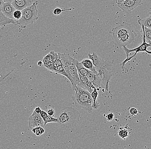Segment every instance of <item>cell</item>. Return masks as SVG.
<instances>
[{
	"mask_svg": "<svg viewBox=\"0 0 151 149\" xmlns=\"http://www.w3.org/2000/svg\"><path fill=\"white\" fill-rule=\"evenodd\" d=\"M47 113L48 116L53 117L55 114V111L52 108H49L47 110Z\"/></svg>",
	"mask_w": 151,
	"mask_h": 149,
	"instance_id": "obj_26",
	"label": "cell"
},
{
	"mask_svg": "<svg viewBox=\"0 0 151 149\" xmlns=\"http://www.w3.org/2000/svg\"><path fill=\"white\" fill-rule=\"evenodd\" d=\"M4 3V2L3 0H0V12H1L2 8Z\"/></svg>",
	"mask_w": 151,
	"mask_h": 149,
	"instance_id": "obj_30",
	"label": "cell"
},
{
	"mask_svg": "<svg viewBox=\"0 0 151 149\" xmlns=\"http://www.w3.org/2000/svg\"><path fill=\"white\" fill-rule=\"evenodd\" d=\"M139 111L135 107H132L130 109V113L132 116H136L138 114Z\"/></svg>",
	"mask_w": 151,
	"mask_h": 149,
	"instance_id": "obj_25",
	"label": "cell"
},
{
	"mask_svg": "<svg viewBox=\"0 0 151 149\" xmlns=\"http://www.w3.org/2000/svg\"><path fill=\"white\" fill-rule=\"evenodd\" d=\"M28 125L29 129L32 130L33 128L37 126H42L44 128V120L41 117L40 114H38L35 111L28 118Z\"/></svg>",
	"mask_w": 151,
	"mask_h": 149,
	"instance_id": "obj_8",
	"label": "cell"
},
{
	"mask_svg": "<svg viewBox=\"0 0 151 149\" xmlns=\"http://www.w3.org/2000/svg\"><path fill=\"white\" fill-rule=\"evenodd\" d=\"M80 114L76 108L66 107L62 109L58 114L57 123L62 129H70L74 128L79 123Z\"/></svg>",
	"mask_w": 151,
	"mask_h": 149,
	"instance_id": "obj_2",
	"label": "cell"
},
{
	"mask_svg": "<svg viewBox=\"0 0 151 149\" xmlns=\"http://www.w3.org/2000/svg\"><path fill=\"white\" fill-rule=\"evenodd\" d=\"M140 25L141 27V32L142 36V39H143L142 42L137 47L134 49H129L126 46L123 47V49L125 52L127 57L122 63L121 66L122 67H124L126 63L132 60V58H134L138 53L146 52V54L151 55V50H147V48H151V44L147 43L145 40V35H144V26L142 24H140Z\"/></svg>",
	"mask_w": 151,
	"mask_h": 149,
	"instance_id": "obj_5",
	"label": "cell"
},
{
	"mask_svg": "<svg viewBox=\"0 0 151 149\" xmlns=\"http://www.w3.org/2000/svg\"><path fill=\"white\" fill-rule=\"evenodd\" d=\"M50 70L57 73H59V74H61V75L67 77V78H68L67 73H66L65 71V69H64L62 65L57 67H52Z\"/></svg>",
	"mask_w": 151,
	"mask_h": 149,
	"instance_id": "obj_17",
	"label": "cell"
},
{
	"mask_svg": "<svg viewBox=\"0 0 151 149\" xmlns=\"http://www.w3.org/2000/svg\"><path fill=\"white\" fill-rule=\"evenodd\" d=\"M37 1L32 4L21 10L22 17L20 19L16 20L17 24L22 29H25L29 24H33L38 19V11L37 8Z\"/></svg>",
	"mask_w": 151,
	"mask_h": 149,
	"instance_id": "obj_4",
	"label": "cell"
},
{
	"mask_svg": "<svg viewBox=\"0 0 151 149\" xmlns=\"http://www.w3.org/2000/svg\"><path fill=\"white\" fill-rule=\"evenodd\" d=\"M142 0H125L117 6L122 11L126 13H131L139 6L140 5Z\"/></svg>",
	"mask_w": 151,
	"mask_h": 149,
	"instance_id": "obj_7",
	"label": "cell"
},
{
	"mask_svg": "<svg viewBox=\"0 0 151 149\" xmlns=\"http://www.w3.org/2000/svg\"><path fill=\"white\" fill-rule=\"evenodd\" d=\"M13 1V0H7V2H9L10 3H12Z\"/></svg>",
	"mask_w": 151,
	"mask_h": 149,
	"instance_id": "obj_33",
	"label": "cell"
},
{
	"mask_svg": "<svg viewBox=\"0 0 151 149\" xmlns=\"http://www.w3.org/2000/svg\"><path fill=\"white\" fill-rule=\"evenodd\" d=\"M144 35L146 42L151 44V29L144 27Z\"/></svg>",
	"mask_w": 151,
	"mask_h": 149,
	"instance_id": "obj_22",
	"label": "cell"
},
{
	"mask_svg": "<svg viewBox=\"0 0 151 149\" xmlns=\"http://www.w3.org/2000/svg\"><path fill=\"white\" fill-rule=\"evenodd\" d=\"M41 108H40V107H35L34 109V111H35L36 113H38V114H40V112L41 111Z\"/></svg>",
	"mask_w": 151,
	"mask_h": 149,
	"instance_id": "obj_29",
	"label": "cell"
},
{
	"mask_svg": "<svg viewBox=\"0 0 151 149\" xmlns=\"http://www.w3.org/2000/svg\"><path fill=\"white\" fill-rule=\"evenodd\" d=\"M40 116H41V117H42L43 120L48 116L47 112H46L45 111H43V110H41V112L40 113Z\"/></svg>",
	"mask_w": 151,
	"mask_h": 149,
	"instance_id": "obj_28",
	"label": "cell"
},
{
	"mask_svg": "<svg viewBox=\"0 0 151 149\" xmlns=\"http://www.w3.org/2000/svg\"><path fill=\"white\" fill-rule=\"evenodd\" d=\"M43 62L41 61H39L37 63V65L39 67H41L43 65Z\"/></svg>",
	"mask_w": 151,
	"mask_h": 149,
	"instance_id": "obj_31",
	"label": "cell"
},
{
	"mask_svg": "<svg viewBox=\"0 0 151 149\" xmlns=\"http://www.w3.org/2000/svg\"><path fill=\"white\" fill-rule=\"evenodd\" d=\"M80 63L85 68L87 69L88 70L90 71L96 72V68H95V66H94L91 59L90 58H85V59H83Z\"/></svg>",
	"mask_w": 151,
	"mask_h": 149,
	"instance_id": "obj_14",
	"label": "cell"
},
{
	"mask_svg": "<svg viewBox=\"0 0 151 149\" xmlns=\"http://www.w3.org/2000/svg\"><path fill=\"white\" fill-rule=\"evenodd\" d=\"M118 134L122 139H126L129 136V132L128 129L125 127H123L120 129L118 132Z\"/></svg>",
	"mask_w": 151,
	"mask_h": 149,
	"instance_id": "obj_19",
	"label": "cell"
},
{
	"mask_svg": "<svg viewBox=\"0 0 151 149\" xmlns=\"http://www.w3.org/2000/svg\"><path fill=\"white\" fill-rule=\"evenodd\" d=\"M22 17V12L21 10H16L13 14V18L16 20L20 19Z\"/></svg>",
	"mask_w": 151,
	"mask_h": 149,
	"instance_id": "obj_24",
	"label": "cell"
},
{
	"mask_svg": "<svg viewBox=\"0 0 151 149\" xmlns=\"http://www.w3.org/2000/svg\"><path fill=\"white\" fill-rule=\"evenodd\" d=\"M113 42L119 47L130 46L134 40L137 34L128 23L119 25L111 31Z\"/></svg>",
	"mask_w": 151,
	"mask_h": 149,
	"instance_id": "obj_1",
	"label": "cell"
},
{
	"mask_svg": "<svg viewBox=\"0 0 151 149\" xmlns=\"http://www.w3.org/2000/svg\"><path fill=\"white\" fill-rule=\"evenodd\" d=\"M138 23L139 25L142 24L144 27L151 29V15L146 18L139 19Z\"/></svg>",
	"mask_w": 151,
	"mask_h": 149,
	"instance_id": "obj_18",
	"label": "cell"
},
{
	"mask_svg": "<svg viewBox=\"0 0 151 149\" xmlns=\"http://www.w3.org/2000/svg\"><path fill=\"white\" fill-rule=\"evenodd\" d=\"M9 24L17 25L16 20L7 17L1 12H0V28L4 27Z\"/></svg>",
	"mask_w": 151,
	"mask_h": 149,
	"instance_id": "obj_13",
	"label": "cell"
},
{
	"mask_svg": "<svg viewBox=\"0 0 151 149\" xmlns=\"http://www.w3.org/2000/svg\"><path fill=\"white\" fill-rule=\"evenodd\" d=\"M75 8H62L60 7H56L55 8L54 10L53 11V14L55 16H58L60 15L62 12H65L66 11H71L73 10H74Z\"/></svg>",
	"mask_w": 151,
	"mask_h": 149,
	"instance_id": "obj_21",
	"label": "cell"
},
{
	"mask_svg": "<svg viewBox=\"0 0 151 149\" xmlns=\"http://www.w3.org/2000/svg\"><path fill=\"white\" fill-rule=\"evenodd\" d=\"M114 118V114L112 113H109V114H107L106 115V119H107L108 121H111L113 120Z\"/></svg>",
	"mask_w": 151,
	"mask_h": 149,
	"instance_id": "obj_27",
	"label": "cell"
},
{
	"mask_svg": "<svg viewBox=\"0 0 151 149\" xmlns=\"http://www.w3.org/2000/svg\"><path fill=\"white\" fill-rule=\"evenodd\" d=\"M124 1H125V0H116L117 4H118L121 3Z\"/></svg>",
	"mask_w": 151,
	"mask_h": 149,
	"instance_id": "obj_32",
	"label": "cell"
},
{
	"mask_svg": "<svg viewBox=\"0 0 151 149\" xmlns=\"http://www.w3.org/2000/svg\"><path fill=\"white\" fill-rule=\"evenodd\" d=\"M32 131L37 136H40L45 132V130L44 128L42 126H37L35 127L32 129Z\"/></svg>",
	"mask_w": 151,
	"mask_h": 149,
	"instance_id": "obj_20",
	"label": "cell"
},
{
	"mask_svg": "<svg viewBox=\"0 0 151 149\" xmlns=\"http://www.w3.org/2000/svg\"><path fill=\"white\" fill-rule=\"evenodd\" d=\"M76 66L77 68L79 75H85L86 76L87 73L89 71V70L85 68L81 64V63L80 62L79 63L77 60L76 62Z\"/></svg>",
	"mask_w": 151,
	"mask_h": 149,
	"instance_id": "obj_16",
	"label": "cell"
},
{
	"mask_svg": "<svg viewBox=\"0 0 151 149\" xmlns=\"http://www.w3.org/2000/svg\"><path fill=\"white\" fill-rule=\"evenodd\" d=\"M150 14L151 15V12H150Z\"/></svg>",
	"mask_w": 151,
	"mask_h": 149,
	"instance_id": "obj_34",
	"label": "cell"
},
{
	"mask_svg": "<svg viewBox=\"0 0 151 149\" xmlns=\"http://www.w3.org/2000/svg\"><path fill=\"white\" fill-rule=\"evenodd\" d=\"M16 10V9L14 8L12 4L9 2H5L4 3L3 5L1 12L7 17L14 19L13 14Z\"/></svg>",
	"mask_w": 151,
	"mask_h": 149,
	"instance_id": "obj_12",
	"label": "cell"
},
{
	"mask_svg": "<svg viewBox=\"0 0 151 149\" xmlns=\"http://www.w3.org/2000/svg\"><path fill=\"white\" fill-rule=\"evenodd\" d=\"M112 64L108 61L104 60L102 63L95 67L98 75L101 78L102 84L106 91H108L109 84L112 77Z\"/></svg>",
	"mask_w": 151,
	"mask_h": 149,
	"instance_id": "obj_6",
	"label": "cell"
},
{
	"mask_svg": "<svg viewBox=\"0 0 151 149\" xmlns=\"http://www.w3.org/2000/svg\"><path fill=\"white\" fill-rule=\"evenodd\" d=\"M58 122V119L57 118H54L53 117L48 116L44 120V125L45 126L48 123H51V122L57 123Z\"/></svg>",
	"mask_w": 151,
	"mask_h": 149,
	"instance_id": "obj_23",
	"label": "cell"
},
{
	"mask_svg": "<svg viewBox=\"0 0 151 149\" xmlns=\"http://www.w3.org/2000/svg\"><path fill=\"white\" fill-rule=\"evenodd\" d=\"M91 97L93 101V109H97L100 106V104L98 101L99 93L97 89H94L93 91L91 93Z\"/></svg>",
	"mask_w": 151,
	"mask_h": 149,
	"instance_id": "obj_15",
	"label": "cell"
},
{
	"mask_svg": "<svg viewBox=\"0 0 151 149\" xmlns=\"http://www.w3.org/2000/svg\"><path fill=\"white\" fill-rule=\"evenodd\" d=\"M76 60L74 63L70 65L68 68L69 71L72 78L73 83L72 85L73 89L74 90H75L76 88L80 82L79 73H78L77 68L76 66Z\"/></svg>",
	"mask_w": 151,
	"mask_h": 149,
	"instance_id": "obj_9",
	"label": "cell"
},
{
	"mask_svg": "<svg viewBox=\"0 0 151 149\" xmlns=\"http://www.w3.org/2000/svg\"><path fill=\"white\" fill-rule=\"evenodd\" d=\"M34 2V0H13L11 4L16 10H22L32 5Z\"/></svg>",
	"mask_w": 151,
	"mask_h": 149,
	"instance_id": "obj_11",
	"label": "cell"
},
{
	"mask_svg": "<svg viewBox=\"0 0 151 149\" xmlns=\"http://www.w3.org/2000/svg\"><path fill=\"white\" fill-rule=\"evenodd\" d=\"M89 81L91 82L94 85L97 90H99L102 85L101 80L97 73V71H90L86 75Z\"/></svg>",
	"mask_w": 151,
	"mask_h": 149,
	"instance_id": "obj_10",
	"label": "cell"
},
{
	"mask_svg": "<svg viewBox=\"0 0 151 149\" xmlns=\"http://www.w3.org/2000/svg\"><path fill=\"white\" fill-rule=\"evenodd\" d=\"M73 98V104L77 109L91 113L93 109V101L91 93L84 88L77 86Z\"/></svg>",
	"mask_w": 151,
	"mask_h": 149,
	"instance_id": "obj_3",
	"label": "cell"
}]
</instances>
